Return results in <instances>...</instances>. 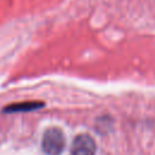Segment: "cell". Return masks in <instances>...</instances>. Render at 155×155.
I'll return each mask as SVG.
<instances>
[{
	"label": "cell",
	"mask_w": 155,
	"mask_h": 155,
	"mask_svg": "<svg viewBox=\"0 0 155 155\" xmlns=\"http://www.w3.org/2000/svg\"><path fill=\"white\" fill-rule=\"evenodd\" d=\"M41 147L46 155H61L65 148L64 133L57 127L46 130L42 137Z\"/></svg>",
	"instance_id": "6da1fadb"
},
{
	"label": "cell",
	"mask_w": 155,
	"mask_h": 155,
	"mask_svg": "<svg viewBox=\"0 0 155 155\" xmlns=\"http://www.w3.org/2000/svg\"><path fill=\"white\" fill-rule=\"evenodd\" d=\"M96 142L88 134H79L71 143L70 155H94Z\"/></svg>",
	"instance_id": "7a4b0ae2"
},
{
	"label": "cell",
	"mask_w": 155,
	"mask_h": 155,
	"mask_svg": "<svg viewBox=\"0 0 155 155\" xmlns=\"http://www.w3.org/2000/svg\"><path fill=\"white\" fill-rule=\"evenodd\" d=\"M39 103H23V104H18V105H10L8 108L5 109V111H19V110H31L35 108H40Z\"/></svg>",
	"instance_id": "3957f363"
}]
</instances>
